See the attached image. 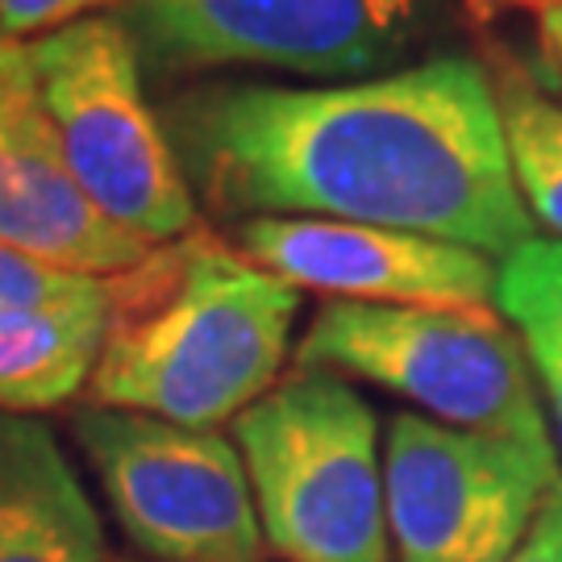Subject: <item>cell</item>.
<instances>
[{
	"label": "cell",
	"instance_id": "obj_1",
	"mask_svg": "<svg viewBox=\"0 0 562 562\" xmlns=\"http://www.w3.org/2000/svg\"><path fill=\"white\" fill-rule=\"evenodd\" d=\"M188 188L222 222L325 217L508 259L533 234L487 67L438 55L375 80H196L159 104Z\"/></svg>",
	"mask_w": 562,
	"mask_h": 562
},
{
	"label": "cell",
	"instance_id": "obj_2",
	"mask_svg": "<svg viewBox=\"0 0 562 562\" xmlns=\"http://www.w3.org/2000/svg\"><path fill=\"white\" fill-rule=\"evenodd\" d=\"M296 317L292 283L196 225L125 280L88 404L192 429L234 425L283 380Z\"/></svg>",
	"mask_w": 562,
	"mask_h": 562
},
{
	"label": "cell",
	"instance_id": "obj_3",
	"mask_svg": "<svg viewBox=\"0 0 562 562\" xmlns=\"http://www.w3.org/2000/svg\"><path fill=\"white\" fill-rule=\"evenodd\" d=\"M229 438L267 550L283 562H392L380 422L350 380L292 367Z\"/></svg>",
	"mask_w": 562,
	"mask_h": 562
},
{
	"label": "cell",
	"instance_id": "obj_4",
	"mask_svg": "<svg viewBox=\"0 0 562 562\" xmlns=\"http://www.w3.org/2000/svg\"><path fill=\"white\" fill-rule=\"evenodd\" d=\"M296 367L375 383L429 422L554 450L529 350L492 308L329 301L296 341Z\"/></svg>",
	"mask_w": 562,
	"mask_h": 562
},
{
	"label": "cell",
	"instance_id": "obj_5",
	"mask_svg": "<svg viewBox=\"0 0 562 562\" xmlns=\"http://www.w3.org/2000/svg\"><path fill=\"white\" fill-rule=\"evenodd\" d=\"M25 59L83 196L146 246L188 238L196 229V196L146 97L138 50L117 13L25 42Z\"/></svg>",
	"mask_w": 562,
	"mask_h": 562
},
{
	"label": "cell",
	"instance_id": "obj_6",
	"mask_svg": "<svg viewBox=\"0 0 562 562\" xmlns=\"http://www.w3.org/2000/svg\"><path fill=\"white\" fill-rule=\"evenodd\" d=\"M438 0H125L117 21L142 76L183 88L234 67L375 80L401 71L438 30Z\"/></svg>",
	"mask_w": 562,
	"mask_h": 562
},
{
	"label": "cell",
	"instance_id": "obj_7",
	"mask_svg": "<svg viewBox=\"0 0 562 562\" xmlns=\"http://www.w3.org/2000/svg\"><path fill=\"white\" fill-rule=\"evenodd\" d=\"M71 438L121 533L150 562H267L246 462L222 429L83 404Z\"/></svg>",
	"mask_w": 562,
	"mask_h": 562
},
{
	"label": "cell",
	"instance_id": "obj_8",
	"mask_svg": "<svg viewBox=\"0 0 562 562\" xmlns=\"http://www.w3.org/2000/svg\"><path fill=\"white\" fill-rule=\"evenodd\" d=\"M554 483V450L396 413L383 434L392 562H508Z\"/></svg>",
	"mask_w": 562,
	"mask_h": 562
},
{
	"label": "cell",
	"instance_id": "obj_9",
	"mask_svg": "<svg viewBox=\"0 0 562 562\" xmlns=\"http://www.w3.org/2000/svg\"><path fill=\"white\" fill-rule=\"evenodd\" d=\"M238 255L292 283L350 304L492 308L501 262L454 241L325 217H250L234 225Z\"/></svg>",
	"mask_w": 562,
	"mask_h": 562
},
{
	"label": "cell",
	"instance_id": "obj_10",
	"mask_svg": "<svg viewBox=\"0 0 562 562\" xmlns=\"http://www.w3.org/2000/svg\"><path fill=\"white\" fill-rule=\"evenodd\" d=\"M0 246L97 280H121L159 250L83 196L46 121L25 42L9 38H0Z\"/></svg>",
	"mask_w": 562,
	"mask_h": 562
},
{
	"label": "cell",
	"instance_id": "obj_11",
	"mask_svg": "<svg viewBox=\"0 0 562 562\" xmlns=\"http://www.w3.org/2000/svg\"><path fill=\"white\" fill-rule=\"evenodd\" d=\"M0 562H104V525L38 413L0 408Z\"/></svg>",
	"mask_w": 562,
	"mask_h": 562
},
{
	"label": "cell",
	"instance_id": "obj_12",
	"mask_svg": "<svg viewBox=\"0 0 562 562\" xmlns=\"http://www.w3.org/2000/svg\"><path fill=\"white\" fill-rule=\"evenodd\" d=\"M104 334L109 317H0V408L46 413L76 401Z\"/></svg>",
	"mask_w": 562,
	"mask_h": 562
},
{
	"label": "cell",
	"instance_id": "obj_13",
	"mask_svg": "<svg viewBox=\"0 0 562 562\" xmlns=\"http://www.w3.org/2000/svg\"><path fill=\"white\" fill-rule=\"evenodd\" d=\"M492 88L525 213L533 217V225L550 229V238L562 241V104L538 92L517 71L496 76Z\"/></svg>",
	"mask_w": 562,
	"mask_h": 562
},
{
	"label": "cell",
	"instance_id": "obj_14",
	"mask_svg": "<svg viewBox=\"0 0 562 562\" xmlns=\"http://www.w3.org/2000/svg\"><path fill=\"white\" fill-rule=\"evenodd\" d=\"M134 276V271H130ZM76 276L13 246H0V317H109L121 308L125 280Z\"/></svg>",
	"mask_w": 562,
	"mask_h": 562
},
{
	"label": "cell",
	"instance_id": "obj_15",
	"mask_svg": "<svg viewBox=\"0 0 562 562\" xmlns=\"http://www.w3.org/2000/svg\"><path fill=\"white\" fill-rule=\"evenodd\" d=\"M496 308L521 334H542L562 346V241L529 238L501 262Z\"/></svg>",
	"mask_w": 562,
	"mask_h": 562
},
{
	"label": "cell",
	"instance_id": "obj_16",
	"mask_svg": "<svg viewBox=\"0 0 562 562\" xmlns=\"http://www.w3.org/2000/svg\"><path fill=\"white\" fill-rule=\"evenodd\" d=\"M125 0H0V38L34 42L83 18L117 13Z\"/></svg>",
	"mask_w": 562,
	"mask_h": 562
},
{
	"label": "cell",
	"instance_id": "obj_17",
	"mask_svg": "<svg viewBox=\"0 0 562 562\" xmlns=\"http://www.w3.org/2000/svg\"><path fill=\"white\" fill-rule=\"evenodd\" d=\"M508 562H562V483H554L538 521L529 525V533L508 554Z\"/></svg>",
	"mask_w": 562,
	"mask_h": 562
},
{
	"label": "cell",
	"instance_id": "obj_18",
	"mask_svg": "<svg viewBox=\"0 0 562 562\" xmlns=\"http://www.w3.org/2000/svg\"><path fill=\"white\" fill-rule=\"evenodd\" d=\"M521 334V329H517ZM525 350H529V362L538 371V383H542V401L554 417V429L562 438V346L559 341L542 338V334H521Z\"/></svg>",
	"mask_w": 562,
	"mask_h": 562
},
{
	"label": "cell",
	"instance_id": "obj_19",
	"mask_svg": "<svg viewBox=\"0 0 562 562\" xmlns=\"http://www.w3.org/2000/svg\"><path fill=\"white\" fill-rule=\"evenodd\" d=\"M533 13V30H538V46L550 67V76L562 92V0H525Z\"/></svg>",
	"mask_w": 562,
	"mask_h": 562
},
{
	"label": "cell",
	"instance_id": "obj_20",
	"mask_svg": "<svg viewBox=\"0 0 562 562\" xmlns=\"http://www.w3.org/2000/svg\"><path fill=\"white\" fill-rule=\"evenodd\" d=\"M121 562H150V559H121Z\"/></svg>",
	"mask_w": 562,
	"mask_h": 562
}]
</instances>
